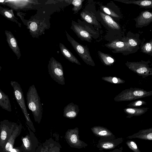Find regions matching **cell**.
Here are the masks:
<instances>
[{"label": "cell", "mask_w": 152, "mask_h": 152, "mask_svg": "<svg viewBox=\"0 0 152 152\" xmlns=\"http://www.w3.org/2000/svg\"><path fill=\"white\" fill-rule=\"evenodd\" d=\"M92 131L96 136L101 139H113L115 137V135L110 130L106 128L100 126L94 127L91 129Z\"/></svg>", "instance_id": "cell-17"}, {"label": "cell", "mask_w": 152, "mask_h": 152, "mask_svg": "<svg viewBox=\"0 0 152 152\" xmlns=\"http://www.w3.org/2000/svg\"><path fill=\"white\" fill-rule=\"evenodd\" d=\"M5 1L4 0H0V2L1 3H2V4H3V3H5Z\"/></svg>", "instance_id": "cell-37"}, {"label": "cell", "mask_w": 152, "mask_h": 152, "mask_svg": "<svg viewBox=\"0 0 152 152\" xmlns=\"http://www.w3.org/2000/svg\"><path fill=\"white\" fill-rule=\"evenodd\" d=\"M113 82L114 83H117L118 82L117 79L116 77H114L113 79Z\"/></svg>", "instance_id": "cell-36"}, {"label": "cell", "mask_w": 152, "mask_h": 152, "mask_svg": "<svg viewBox=\"0 0 152 152\" xmlns=\"http://www.w3.org/2000/svg\"><path fill=\"white\" fill-rule=\"evenodd\" d=\"M29 134L22 138L21 148L23 152H34L38 146V141L33 133L29 130Z\"/></svg>", "instance_id": "cell-10"}, {"label": "cell", "mask_w": 152, "mask_h": 152, "mask_svg": "<svg viewBox=\"0 0 152 152\" xmlns=\"http://www.w3.org/2000/svg\"><path fill=\"white\" fill-rule=\"evenodd\" d=\"M98 53L99 57L105 64H108L114 62V59L109 54L103 53L99 51H98Z\"/></svg>", "instance_id": "cell-29"}, {"label": "cell", "mask_w": 152, "mask_h": 152, "mask_svg": "<svg viewBox=\"0 0 152 152\" xmlns=\"http://www.w3.org/2000/svg\"><path fill=\"white\" fill-rule=\"evenodd\" d=\"M0 13L8 20L18 23L16 18L14 16L13 10L3 8L0 7Z\"/></svg>", "instance_id": "cell-25"}, {"label": "cell", "mask_w": 152, "mask_h": 152, "mask_svg": "<svg viewBox=\"0 0 152 152\" xmlns=\"http://www.w3.org/2000/svg\"><path fill=\"white\" fill-rule=\"evenodd\" d=\"M150 96H152V91H147L143 89L131 88L124 91L121 96V99L131 101Z\"/></svg>", "instance_id": "cell-7"}, {"label": "cell", "mask_w": 152, "mask_h": 152, "mask_svg": "<svg viewBox=\"0 0 152 152\" xmlns=\"http://www.w3.org/2000/svg\"><path fill=\"white\" fill-rule=\"evenodd\" d=\"M107 48L113 49L114 53H121L128 55L134 53L128 43L125 41L115 40L105 45Z\"/></svg>", "instance_id": "cell-9"}, {"label": "cell", "mask_w": 152, "mask_h": 152, "mask_svg": "<svg viewBox=\"0 0 152 152\" xmlns=\"http://www.w3.org/2000/svg\"><path fill=\"white\" fill-rule=\"evenodd\" d=\"M123 148L121 147L119 149H117L113 150V151L110 152H123L122 151Z\"/></svg>", "instance_id": "cell-35"}, {"label": "cell", "mask_w": 152, "mask_h": 152, "mask_svg": "<svg viewBox=\"0 0 152 152\" xmlns=\"http://www.w3.org/2000/svg\"><path fill=\"white\" fill-rule=\"evenodd\" d=\"M77 128L68 130L66 133L65 138L71 147L78 149L85 148L87 144L79 139V131Z\"/></svg>", "instance_id": "cell-8"}, {"label": "cell", "mask_w": 152, "mask_h": 152, "mask_svg": "<svg viewBox=\"0 0 152 152\" xmlns=\"http://www.w3.org/2000/svg\"><path fill=\"white\" fill-rule=\"evenodd\" d=\"M5 33L9 46L17 56V58L19 59L21 55L17 40L10 31L6 30Z\"/></svg>", "instance_id": "cell-15"}, {"label": "cell", "mask_w": 152, "mask_h": 152, "mask_svg": "<svg viewBox=\"0 0 152 152\" xmlns=\"http://www.w3.org/2000/svg\"><path fill=\"white\" fill-rule=\"evenodd\" d=\"M101 8L106 14L109 15L115 18H120V17L119 15L113 11L103 6L101 7Z\"/></svg>", "instance_id": "cell-32"}, {"label": "cell", "mask_w": 152, "mask_h": 152, "mask_svg": "<svg viewBox=\"0 0 152 152\" xmlns=\"http://www.w3.org/2000/svg\"><path fill=\"white\" fill-rule=\"evenodd\" d=\"M17 125L16 123L11 122L7 120H4L1 121V149H3L4 148Z\"/></svg>", "instance_id": "cell-5"}, {"label": "cell", "mask_w": 152, "mask_h": 152, "mask_svg": "<svg viewBox=\"0 0 152 152\" xmlns=\"http://www.w3.org/2000/svg\"><path fill=\"white\" fill-rule=\"evenodd\" d=\"M100 14L103 21L110 28L114 30L120 29L119 25L110 16L101 12Z\"/></svg>", "instance_id": "cell-21"}, {"label": "cell", "mask_w": 152, "mask_h": 152, "mask_svg": "<svg viewBox=\"0 0 152 152\" xmlns=\"http://www.w3.org/2000/svg\"><path fill=\"white\" fill-rule=\"evenodd\" d=\"M149 61H145L141 60L137 62L127 61L126 65L132 71L138 75L145 78L150 75H152V68L149 67Z\"/></svg>", "instance_id": "cell-3"}, {"label": "cell", "mask_w": 152, "mask_h": 152, "mask_svg": "<svg viewBox=\"0 0 152 152\" xmlns=\"http://www.w3.org/2000/svg\"><path fill=\"white\" fill-rule=\"evenodd\" d=\"M129 139L138 138L145 140H152V127L140 130L138 132L127 137Z\"/></svg>", "instance_id": "cell-18"}, {"label": "cell", "mask_w": 152, "mask_h": 152, "mask_svg": "<svg viewBox=\"0 0 152 152\" xmlns=\"http://www.w3.org/2000/svg\"><path fill=\"white\" fill-rule=\"evenodd\" d=\"M41 22L39 20L37 21L36 20H33L29 21L27 26L30 30L31 33L35 32L40 29V26H42L41 24Z\"/></svg>", "instance_id": "cell-26"}, {"label": "cell", "mask_w": 152, "mask_h": 152, "mask_svg": "<svg viewBox=\"0 0 152 152\" xmlns=\"http://www.w3.org/2000/svg\"><path fill=\"white\" fill-rule=\"evenodd\" d=\"M80 16L83 19L88 23L95 26H99V23L92 13L86 11H83L81 12Z\"/></svg>", "instance_id": "cell-24"}, {"label": "cell", "mask_w": 152, "mask_h": 152, "mask_svg": "<svg viewBox=\"0 0 152 152\" xmlns=\"http://www.w3.org/2000/svg\"><path fill=\"white\" fill-rule=\"evenodd\" d=\"M126 144L128 147L133 152H141L134 141L131 140H128L126 142Z\"/></svg>", "instance_id": "cell-30"}, {"label": "cell", "mask_w": 152, "mask_h": 152, "mask_svg": "<svg viewBox=\"0 0 152 152\" xmlns=\"http://www.w3.org/2000/svg\"><path fill=\"white\" fill-rule=\"evenodd\" d=\"M59 46L62 54L66 58L72 62L80 64L77 59L64 45L60 43Z\"/></svg>", "instance_id": "cell-23"}, {"label": "cell", "mask_w": 152, "mask_h": 152, "mask_svg": "<svg viewBox=\"0 0 152 152\" xmlns=\"http://www.w3.org/2000/svg\"><path fill=\"white\" fill-rule=\"evenodd\" d=\"M48 69L51 77L58 84H63L64 80L63 72L61 63L52 57L49 61Z\"/></svg>", "instance_id": "cell-4"}, {"label": "cell", "mask_w": 152, "mask_h": 152, "mask_svg": "<svg viewBox=\"0 0 152 152\" xmlns=\"http://www.w3.org/2000/svg\"><path fill=\"white\" fill-rule=\"evenodd\" d=\"M146 104V102L145 101L139 99L132 102L128 104V106L129 107H138Z\"/></svg>", "instance_id": "cell-31"}, {"label": "cell", "mask_w": 152, "mask_h": 152, "mask_svg": "<svg viewBox=\"0 0 152 152\" xmlns=\"http://www.w3.org/2000/svg\"><path fill=\"white\" fill-rule=\"evenodd\" d=\"M71 28L81 40L91 42V34L83 26L72 21Z\"/></svg>", "instance_id": "cell-13"}, {"label": "cell", "mask_w": 152, "mask_h": 152, "mask_svg": "<svg viewBox=\"0 0 152 152\" xmlns=\"http://www.w3.org/2000/svg\"><path fill=\"white\" fill-rule=\"evenodd\" d=\"M123 141L122 137L113 139H101L99 141L96 147L100 150L112 149L121 143Z\"/></svg>", "instance_id": "cell-12"}, {"label": "cell", "mask_w": 152, "mask_h": 152, "mask_svg": "<svg viewBox=\"0 0 152 152\" xmlns=\"http://www.w3.org/2000/svg\"><path fill=\"white\" fill-rule=\"evenodd\" d=\"M66 37L75 50L81 58L86 63L92 64L93 61L91 56L89 49L74 39L65 31Z\"/></svg>", "instance_id": "cell-6"}, {"label": "cell", "mask_w": 152, "mask_h": 152, "mask_svg": "<svg viewBox=\"0 0 152 152\" xmlns=\"http://www.w3.org/2000/svg\"><path fill=\"white\" fill-rule=\"evenodd\" d=\"M10 152H23L21 147H17L11 150Z\"/></svg>", "instance_id": "cell-34"}, {"label": "cell", "mask_w": 152, "mask_h": 152, "mask_svg": "<svg viewBox=\"0 0 152 152\" xmlns=\"http://www.w3.org/2000/svg\"><path fill=\"white\" fill-rule=\"evenodd\" d=\"M140 36L138 33L135 34L129 31L127 36L123 38L122 40L126 42L135 53L140 49L141 43Z\"/></svg>", "instance_id": "cell-14"}, {"label": "cell", "mask_w": 152, "mask_h": 152, "mask_svg": "<svg viewBox=\"0 0 152 152\" xmlns=\"http://www.w3.org/2000/svg\"><path fill=\"white\" fill-rule=\"evenodd\" d=\"M141 51L143 53L152 56V39L149 42L141 45Z\"/></svg>", "instance_id": "cell-27"}, {"label": "cell", "mask_w": 152, "mask_h": 152, "mask_svg": "<svg viewBox=\"0 0 152 152\" xmlns=\"http://www.w3.org/2000/svg\"><path fill=\"white\" fill-rule=\"evenodd\" d=\"M0 106L3 109L8 111H12L10 101L8 95L0 89Z\"/></svg>", "instance_id": "cell-22"}, {"label": "cell", "mask_w": 152, "mask_h": 152, "mask_svg": "<svg viewBox=\"0 0 152 152\" xmlns=\"http://www.w3.org/2000/svg\"><path fill=\"white\" fill-rule=\"evenodd\" d=\"M148 107H129L124 109V111L128 115L127 117L131 118L143 115L148 111Z\"/></svg>", "instance_id": "cell-19"}, {"label": "cell", "mask_w": 152, "mask_h": 152, "mask_svg": "<svg viewBox=\"0 0 152 152\" xmlns=\"http://www.w3.org/2000/svg\"><path fill=\"white\" fill-rule=\"evenodd\" d=\"M151 68H152V67H151Z\"/></svg>", "instance_id": "cell-38"}, {"label": "cell", "mask_w": 152, "mask_h": 152, "mask_svg": "<svg viewBox=\"0 0 152 152\" xmlns=\"http://www.w3.org/2000/svg\"><path fill=\"white\" fill-rule=\"evenodd\" d=\"M117 1L126 4H132L136 5L141 7L145 8H152V0H117Z\"/></svg>", "instance_id": "cell-20"}, {"label": "cell", "mask_w": 152, "mask_h": 152, "mask_svg": "<svg viewBox=\"0 0 152 152\" xmlns=\"http://www.w3.org/2000/svg\"><path fill=\"white\" fill-rule=\"evenodd\" d=\"M21 128L22 125L21 124L19 125H17L4 148L1 150L2 152H10L11 150L13 148L16 138L20 133Z\"/></svg>", "instance_id": "cell-16"}, {"label": "cell", "mask_w": 152, "mask_h": 152, "mask_svg": "<svg viewBox=\"0 0 152 152\" xmlns=\"http://www.w3.org/2000/svg\"><path fill=\"white\" fill-rule=\"evenodd\" d=\"M134 20L136 22V28H141L146 26L152 22V11H142Z\"/></svg>", "instance_id": "cell-11"}, {"label": "cell", "mask_w": 152, "mask_h": 152, "mask_svg": "<svg viewBox=\"0 0 152 152\" xmlns=\"http://www.w3.org/2000/svg\"><path fill=\"white\" fill-rule=\"evenodd\" d=\"M10 84L13 88L16 100L20 105L26 118V124L34 132H35L33 124L27 111L23 93L20 85L17 82L13 81H11Z\"/></svg>", "instance_id": "cell-2"}, {"label": "cell", "mask_w": 152, "mask_h": 152, "mask_svg": "<svg viewBox=\"0 0 152 152\" xmlns=\"http://www.w3.org/2000/svg\"><path fill=\"white\" fill-rule=\"evenodd\" d=\"M84 0H66L65 1L70 4H72L74 7L72 10L74 11V14L77 13L82 7L83 2Z\"/></svg>", "instance_id": "cell-28"}, {"label": "cell", "mask_w": 152, "mask_h": 152, "mask_svg": "<svg viewBox=\"0 0 152 152\" xmlns=\"http://www.w3.org/2000/svg\"><path fill=\"white\" fill-rule=\"evenodd\" d=\"M27 106L31 111L35 121L40 122L42 116V108L40 98L34 85L30 86L26 94Z\"/></svg>", "instance_id": "cell-1"}, {"label": "cell", "mask_w": 152, "mask_h": 152, "mask_svg": "<svg viewBox=\"0 0 152 152\" xmlns=\"http://www.w3.org/2000/svg\"><path fill=\"white\" fill-rule=\"evenodd\" d=\"M65 116L69 118H72L75 117L76 115L75 112L73 111H69L65 113Z\"/></svg>", "instance_id": "cell-33"}]
</instances>
